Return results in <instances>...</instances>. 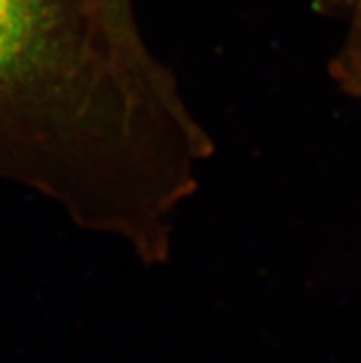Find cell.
I'll return each instance as SVG.
<instances>
[{"label": "cell", "mask_w": 361, "mask_h": 363, "mask_svg": "<svg viewBox=\"0 0 361 363\" xmlns=\"http://www.w3.org/2000/svg\"><path fill=\"white\" fill-rule=\"evenodd\" d=\"M203 138L129 28L72 18L60 0H0V177L116 235L174 192Z\"/></svg>", "instance_id": "cell-1"}]
</instances>
